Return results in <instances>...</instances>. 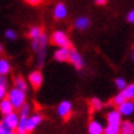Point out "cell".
I'll return each mask as SVG.
<instances>
[{"instance_id": "obj_8", "label": "cell", "mask_w": 134, "mask_h": 134, "mask_svg": "<svg viewBox=\"0 0 134 134\" xmlns=\"http://www.w3.org/2000/svg\"><path fill=\"white\" fill-rule=\"evenodd\" d=\"M29 81L32 85L33 89H38L41 87L42 82H43V74L41 70H33L29 75Z\"/></svg>"}, {"instance_id": "obj_34", "label": "cell", "mask_w": 134, "mask_h": 134, "mask_svg": "<svg viewBox=\"0 0 134 134\" xmlns=\"http://www.w3.org/2000/svg\"><path fill=\"white\" fill-rule=\"evenodd\" d=\"M9 134H16V133H14V130H11V132H10Z\"/></svg>"}, {"instance_id": "obj_30", "label": "cell", "mask_w": 134, "mask_h": 134, "mask_svg": "<svg viewBox=\"0 0 134 134\" xmlns=\"http://www.w3.org/2000/svg\"><path fill=\"white\" fill-rule=\"evenodd\" d=\"M26 3L29 5H31V6H37V5H40L43 1V0H25Z\"/></svg>"}, {"instance_id": "obj_11", "label": "cell", "mask_w": 134, "mask_h": 134, "mask_svg": "<svg viewBox=\"0 0 134 134\" xmlns=\"http://www.w3.org/2000/svg\"><path fill=\"white\" fill-rule=\"evenodd\" d=\"M69 51H70V48L58 47V49H55L54 53H53V58H54V60L59 62V63L69 62Z\"/></svg>"}, {"instance_id": "obj_31", "label": "cell", "mask_w": 134, "mask_h": 134, "mask_svg": "<svg viewBox=\"0 0 134 134\" xmlns=\"http://www.w3.org/2000/svg\"><path fill=\"white\" fill-rule=\"evenodd\" d=\"M127 21L130 22V24H134V10L128 12V15H127Z\"/></svg>"}, {"instance_id": "obj_17", "label": "cell", "mask_w": 134, "mask_h": 134, "mask_svg": "<svg viewBox=\"0 0 134 134\" xmlns=\"http://www.w3.org/2000/svg\"><path fill=\"white\" fill-rule=\"evenodd\" d=\"M11 71V63L6 58H0V74L8 75Z\"/></svg>"}, {"instance_id": "obj_26", "label": "cell", "mask_w": 134, "mask_h": 134, "mask_svg": "<svg viewBox=\"0 0 134 134\" xmlns=\"http://www.w3.org/2000/svg\"><path fill=\"white\" fill-rule=\"evenodd\" d=\"M30 113H31V105L26 102L24 106H21L20 114H26V116H30Z\"/></svg>"}, {"instance_id": "obj_19", "label": "cell", "mask_w": 134, "mask_h": 134, "mask_svg": "<svg viewBox=\"0 0 134 134\" xmlns=\"http://www.w3.org/2000/svg\"><path fill=\"white\" fill-rule=\"evenodd\" d=\"M14 86L19 90H22V91H27V81L25 80L22 76H16L15 77V80H14Z\"/></svg>"}, {"instance_id": "obj_22", "label": "cell", "mask_w": 134, "mask_h": 134, "mask_svg": "<svg viewBox=\"0 0 134 134\" xmlns=\"http://www.w3.org/2000/svg\"><path fill=\"white\" fill-rule=\"evenodd\" d=\"M103 134H121V127L107 124V126L105 127V132H103Z\"/></svg>"}, {"instance_id": "obj_21", "label": "cell", "mask_w": 134, "mask_h": 134, "mask_svg": "<svg viewBox=\"0 0 134 134\" xmlns=\"http://www.w3.org/2000/svg\"><path fill=\"white\" fill-rule=\"evenodd\" d=\"M90 105H91V107H92L93 111H101L102 108H103V102H102L100 98H97V97L91 98Z\"/></svg>"}, {"instance_id": "obj_29", "label": "cell", "mask_w": 134, "mask_h": 134, "mask_svg": "<svg viewBox=\"0 0 134 134\" xmlns=\"http://www.w3.org/2000/svg\"><path fill=\"white\" fill-rule=\"evenodd\" d=\"M11 132V130L9 129V128H6V127L3 124V122H0V134H9Z\"/></svg>"}, {"instance_id": "obj_6", "label": "cell", "mask_w": 134, "mask_h": 134, "mask_svg": "<svg viewBox=\"0 0 134 134\" xmlns=\"http://www.w3.org/2000/svg\"><path fill=\"white\" fill-rule=\"evenodd\" d=\"M53 17L58 21H62L68 17V8L63 1H59L53 8Z\"/></svg>"}, {"instance_id": "obj_28", "label": "cell", "mask_w": 134, "mask_h": 134, "mask_svg": "<svg viewBox=\"0 0 134 134\" xmlns=\"http://www.w3.org/2000/svg\"><path fill=\"white\" fill-rule=\"evenodd\" d=\"M9 85V81H8V77H6V75H1L0 74V86H6Z\"/></svg>"}, {"instance_id": "obj_24", "label": "cell", "mask_w": 134, "mask_h": 134, "mask_svg": "<svg viewBox=\"0 0 134 134\" xmlns=\"http://www.w3.org/2000/svg\"><path fill=\"white\" fill-rule=\"evenodd\" d=\"M5 37L8 38V40H10V41H15L17 38V32L15 31V30L12 29H9L5 31Z\"/></svg>"}, {"instance_id": "obj_1", "label": "cell", "mask_w": 134, "mask_h": 134, "mask_svg": "<svg viewBox=\"0 0 134 134\" xmlns=\"http://www.w3.org/2000/svg\"><path fill=\"white\" fill-rule=\"evenodd\" d=\"M8 98L12 103L14 108L20 110L21 106H24L26 103V91H22V90L14 87L8 92Z\"/></svg>"}, {"instance_id": "obj_3", "label": "cell", "mask_w": 134, "mask_h": 134, "mask_svg": "<svg viewBox=\"0 0 134 134\" xmlns=\"http://www.w3.org/2000/svg\"><path fill=\"white\" fill-rule=\"evenodd\" d=\"M49 40H51V37L46 32H43L40 37H37L35 40H31V48L36 52V54L47 53V47H48Z\"/></svg>"}, {"instance_id": "obj_5", "label": "cell", "mask_w": 134, "mask_h": 134, "mask_svg": "<svg viewBox=\"0 0 134 134\" xmlns=\"http://www.w3.org/2000/svg\"><path fill=\"white\" fill-rule=\"evenodd\" d=\"M19 121H20V116L16 112H11L9 114H5L3 118V124L10 130H16L19 126Z\"/></svg>"}, {"instance_id": "obj_25", "label": "cell", "mask_w": 134, "mask_h": 134, "mask_svg": "<svg viewBox=\"0 0 134 134\" xmlns=\"http://www.w3.org/2000/svg\"><path fill=\"white\" fill-rule=\"evenodd\" d=\"M114 84H116V86H117V89L121 91V90H123L124 87H126L128 84H127V81L123 79V77H117V79H114Z\"/></svg>"}, {"instance_id": "obj_27", "label": "cell", "mask_w": 134, "mask_h": 134, "mask_svg": "<svg viewBox=\"0 0 134 134\" xmlns=\"http://www.w3.org/2000/svg\"><path fill=\"white\" fill-rule=\"evenodd\" d=\"M5 97H8V90L5 86H0V101L4 100Z\"/></svg>"}, {"instance_id": "obj_20", "label": "cell", "mask_w": 134, "mask_h": 134, "mask_svg": "<svg viewBox=\"0 0 134 134\" xmlns=\"http://www.w3.org/2000/svg\"><path fill=\"white\" fill-rule=\"evenodd\" d=\"M123 92V95L126 96L127 100H133L134 98V84H129L127 85L123 90H121Z\"/></svg>"}, {"instance_id": "obj_2", "label": "cell", "mask_w": 134, "mask_h": 134, "mask_svg": "<svg viewBox=\"0 0 134 134\" xmlns=\"http://www.w3.org/2000/svg\"><path fill=\"white\" fill-rule=\"evenodd\" d=\"M51 42L57 47L71 48V41H70L69 36L62 30H57L51 35Z\"/></svg>"}, {"instance_id": "obj_12", "label": "cell", "mask_w": 134, "mask_h": 134, "mask_svg": "<svg viewBox=\"0 0 134 134\" xmlns=\"http://www.w3.org/2000/svg\"><path fill=\"white\" fill-rule=\"evenodd\" d=\"M107 124L111 126H119L122 124V114L118 110H111L107 113Z\"/></svg>"}, {"instance_id": "obj_7", "label": "cell", "mask_w": 134, "mask_h": 134, "mask_svg": "<svg viewBox=\"0 0 134 134\" xmlns=\"http://www.w3.org/2000/svg\"><path fill=\"white\" fill-rule=\"evenodd\" d=\"M71 111H73V105H71V102L70 101H62L57 107V113L58 116L60 118H66L70 117V114H71Z\"/></svg>"}, {"instance_id": "obj_14", "label": "cell", "mask_w": 134, "mask_h": 134, "mask_svg": "<svg viewBox=\"0 0 134 134\" xmlns=\"http://www.w3.org/2000/svg\"><path fill=\"white\" fill-rule=\"evenodd\" d=\"M87 130H89V134H103L105 127H103V124H102L101 122L93 119V121H91V122L89 123Z\"/></svg>"}, {"instance_id": "obj_23", "label": "cell", "mask_w": 134, "mask_h": 134, "mask_svg": "<svg viewBox=\"0 0 134 134\" xmlns=\"http://www.w3.org/2000/svg\"><path fill=\"white\" fill-rule=\"evenodd\" d=\"M124 101H127V98H126V96L123 95L122 91H119V92L113 97V103H114V106H117V107L121 105V103H123Z\"/></svg>"}, {"instance_id": "obj_10", "label": "cell", "mask_w": 134, "mask_h": 134, "mask_svg": "<svg viewBox=\"0 0 134 134\" xmlns=\"http://www.w3.org/2000/svg\"><path fill=\"white\" fill-rule=\"evenodd\" d=\"M43 121V116L41 113H35L32 116H30L27 119V133H31L40 126Z\"/></svg>"}, {"instance_id": "obj_32", "label": "cell", "mask_w": 134, "mask_h": 134, "mask_svg": "<svg viewBox=\"0 0 134 134\" xmlns=\"http://www.w3.org/2000/svg\"><path fill=\"white\" fill-rule=\"evenodd\" d=\"M108 0H95V4L96 5H100V6H103V5L107 4Z\"/></svg>"}, {"instance_id": "obj_18", "label": "cell", "mask_w": 134, "mask_h": 134, "mask_svg": "<svg viewBox=\"0 0 134 134\" xmlns=\"http://www.w3.org/2000/svg\"><path fill=\"white\" fill-rule=\"evenodd\" d=\"M121 134H134V123L124 121L121 124Z\"/></svg>"}, {"instance_id": "obj_33", "label": "cell", "mask_w": 134, "mask_h": 134, "mask_svg": "<svg viewBox=\"0 0 134 134\" xmlns=\"http://www.w3.org/2000/svg\"><path fill=\"white\" fill-rule=\"evenodd\" d=\"M3 52H4V47H3V44L0 43V54H1Z\"/></svg>"}, {"instance_id": "obj_4", "label": "cell", "mask_w": 134, "mask_h": 134, "mask_svg": "<svg viewBox=\"0 0 134 134\" xmlns=\"http://www.w3.org/2000/svg\"><path fill=\"white\" fill-rule=\"evenodd\" d=\"M69 62L75 66V69H77V70H81L85 66V60H84L82 55L75 48H73V47L69 51Z\"/></svg>"}, {"instance_id": "obj_13", "label": "cell", "mask_w": 134, "mask_h": 134, "mask_svg": "<svg viewBox=\"0 0 134 134\" xmlns=\"http://www.w3.org/2000/svg\"><path fill=\"white\" fill-rule=\"evenodd\" d=\"M91 25V20L87 16H79L74 21V27L79 31H85L90 27Z\"/></svg>"}, {"instance_id": "obj_15", "label": "cell", "mask_w": 134, "mask_h": 134, "mask_svg": "<svg viewBox=\"0 0 134 134\" xmlns=\"http://www.w3.org/2000/svg\"><path fill=\"white\" fill-rule=\"evenodd\" d=\"M14 106H12V103L10 102V100H9L8 97H5L4 100H1L0 101V112L4 114H9L11 113V112H14Z\"/></svg>"}, {"instance_id": "obj_9", "label": "cell", "mask_w": 134, "mask_h": 134, "mask_svg": "<svg viewBox=\"0 0 134 134\" xmlns=\"http://www.w3.org/2000/svg\"><path fill=\"white\" fill-rule=\"evenodd\" d=\"M118 111L122 114V117H129L134 113V101L133 100H127L123 103L118 106Z\"/></svg>"}, {"instance_id": "obj_35", "label": "cell", "mask_w": 134, "mask_h": 134, "mask_svg": "<svg viewBox=\"0 0 134 134\" xmlns=\"http://www.w3.org/2000/svg\"><path fill=\"white\" fill-rule=\"evenodd\" d=\"M132 59H133V60H134V52H133V55H132Z\"/></svg>"}, {"instance_id": "obj_16", "label": "cell", "mask_w": 134, "mask_h": 134, "mask_svg": "<svg viewBox=\"0 0 134 134\" xmlns=\"http://www.w3.org/2000/svg\"><path fill=\"white\" fill-rule=\"evenodd\" d=\"M44 32L43 31V29H42L41 26H31L29 30V32H27V36H29L30 40H35V38H37V37H40L42 35V33Z\"/></svg>"}]
</instances>
